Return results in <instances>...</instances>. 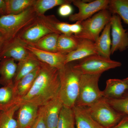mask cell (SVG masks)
<instances>
[{"instance_id": "cell-1", "label": "cell", "mask_w": 128, "mask_h": 128, "mask_svg": "<svg viewBox=\"0 0 128 128\" xmlns=\"http://www.w3.org/2000/svg\"><path fill=\"white\" fill-rule=\"evenodd\" d=\"M60 88L59 70L41 62L40 71L32 86L19 104L29 102L44 106L58 96Z\"/></svg>"}, {"instance_id": "cell-2", "label": "cell", "mask_w": 128, "mask_h": 128, "mask_svg": "<svg viewBox=\"0 0 128 128\" xmlns=\"http://www.w3.org/2000/svg\"><path fill=\"white\" fill-rule=\"evenodd\" d=\"M59 74L60 81L59 96L64 106L72 108L78 98L82 74L70 62L59 70Z\"/></svg>"}, {"instance_id": "cell-3", "label": "cell", "mask_w": 128, "mask_h": 128, "mask_svg": "<svg viewBox=\"0 0 128 128\" xmlns=\"http://www.w3.org/2000/svg\"><path fill=\"white\" fill-rule=\"evenodd\" d=\"M37 17L32 6L18 14L0 17V32L7 42L16 38L18 33Z\"/></svg>"}, {"instance_id": "cell-4", "label": "cell", "mask_w": 128, "mask_h": 128, "mask_svg": "<svg viewBox=\"0 0 128 128\" xmlns=\"http://www.w3.org/2000/svg\"><path fill=\"white\" fill-rule=\"evenodd\" d=\"M101 75L82 74L75 106L87 107L104 97L103 92L98 86Z\"/></svg>"}, {"instance_id": "cell-5", "label": "cell", "mask_w": 128, "mask_h": 128, "mask_svg": "<svg viewBox=\"0 0 128 128\" xmlns=\"http://www.w3.org/2000/svg\"><path fill=\"white\" fill-rule=\"evenodd\" d=\"M86 108L92 118L105 128H113L124 116L114 110L104 97Z\"/></svg>"}, {"instance_id": "cell-6", "label": "cell", "mask_w": 128, "mask_h": 128, "mask_svg": "<svg viewBox=\"0 0 128 128\" xmlns=\"http://www.w3.org/2000/svg\"><path fill=\"white\" fill-rule=\"evenodd\" d=\"M112 14L108 9H103L91 17L81 22L82 30L75 36L80 39H87L95 42L106 25L110 22Z\"/></svg>"}, {"instance_id": "cell-7", "label": "cell", "mask_w": 128, "mask_h": 128, "mask_svg": "<svg viewBox=\"0 0 128 128\" xmlns=\"http://www.w3.org/2000/svg\"><path fill=\"white\" fill-rule=\"evenodd\" d=\"M121 62L96 54L80 60L74 67L83 74H102L110 69L120 67Z\"/></svg>"}, {"instance_id": "cell-8", "label": "cell", "mask_w": 128, "mask_h": 128, "mask_svg": "<svg viewBox=\"0 0 128 128\" xmlns=\"http://www.w3.org/2000/svg\"><path fill=\"white\" fill-rule=\"evenodd\" d=\"M55 33L54 31L39 16L23 28L16 38L26 44L32 46L46 34Z\"/></svg>"}, {"instance_id": "cell-9", "label": "cell", "mask_w": 128, "mask_h": 128, "mask_svg": "<svg viewBox=\"0 0 128 128\" xmlns=\"http://www.w3.org/2000/svg\"><path fill=\"white\" fill-rule=\"evenodd\" d=\"M110 0H96L87 2L81 0H72L73 4L78 9V12L69 17L71 22H82L91 17L96 13L108 9Z\"/></svg>"}, {"instance_id": "cell-10", "label": "cell", "mask_w": 128, "mask_h": 128, "mask_svg": "<svg viewBox=\"0 0 128 128\" xmlns=\"http://www.w3.org/2000/svg\"><path fill=\"white\" fill-rule=\"evenodd\" d=\"M112 46L111 54L117 51H123L128 48V34L122 25L118 15L112 14L110 21Z\"/></svg>"}, {"instance_id": "cell-11", "label": "cell", "mask_w": 128, "mask_h": 128, "mask_svg": "<svg viewBox=\"0 0 128 128\" xmlns=\"http://www.w3.org/2000/svg\"><path fill=\"white\" fill-rule=\"evenodd\" d=\"M27 44L16 38L4 42L0 50V60L11 58L18 62L31 54L26 48Z\"/></svg>"}, {"instance_id": "cell-12", "label": "cell", "mask_w": 128, "mask_h": 128, "mask_svg": "<svg viewBox=\"0 0 128 128\" xmlns=\"http://www.w3.org/2000/svg\"><path fill=\"white\" fill-rule=\"evenodd\" d=\"M28 50L34 54L40 62L59 70L64 65L66 54L59 52H52L29 45L26 46Z\"/></svg>"}, {"instance_id": "cell-13", "label": "cell", "mask_w": 128, "mask_h": 128, "mask_svg": "<svg viewBox=\"0 0 128 128\" xmlns=\"http://www.w3.org/2000/svg\"><path fill=\"white\" fill-rule=\"evenodd\" d=\"M18 110V128H30L38 115L40 107L31 102L19 104Z\"/></svg>"}, {"instance_id": "cell-14", "label": "cell", "mask_w": 128, "mask_h": 128, "mask_svg": "<svg viewBox=\"0 0 128 128\" xmlns=\"http://www.w3.org/2000/svg\"><path fill=\"white\" fill-rule=\"evenodd\" d=\"M64 104L59 96L43 106L44 117L47 128H57Z\"/></svg>"}, {"instance_id": "cell-15", "label": "cell", "mask_w": 128, "mask_h": 128, "mask_svg": "<svg viewBox=\"0 0 128 128\" xmlns=\"http://www.w3.org/2000/svg\"><path fill=\"white\" fill-rule=\"evenodd\" d=\"M96 54H98L94 42L88 40L80 39L75 50L66 54L65 64Z\"/></svg>"}, {"instance_id": "cell-16", "label": "cell", "mask_w": 128, "mask_h": 128, "mask_svg": "<svg viewBox=\"0 0 128 128\" xmlns=\"http://www.w3.org/2000/svg\"><path fill=\"white\" fill-rule=\"evenodd\" d=\"M128 91V84L123 80L110 79L106 82L103 97L107 99L120 98Z\"/></svg>"}, {"instance_id": "cell-17", "label": "cell", "mask_w": 128, "mask_h": 128, "mask_svg": "<svg viewBox=\"0 0 128 128\" xmlns=\"http://www.w3.org/2000/svg\"><path fill=\"white\" fill-rule=\"evenodd\" d=\"M72 109L76 128H105L92 118L86 107L74 106Z\"/></svg>"}, {"instance_id": "cell-18", "label": "cell", "mask_w": 128, "mask_h": 128, "mask_svg": "<svg viewBox=\"0 0 128 128\" xmlns=\"http://www.w3.org/2000/svg\"><path fill=\"white\" fill-rule=\"evenodd\" d=\"M11 58L4 59L0 62V84L5 86L14 84L17 64Z\"/></svg>"}, {"instance_id": "cell-19", "label": "cell", "mask_w": 128, "mask_h": 128, "mask_svg": "<svg viewBox=\"0 0 128 128\" xmlns=\"http://www.w3.org/2000/svg\"><path fill=\"white\" fill-rule=\"evenodd\" d=\"M41 62L32 53L25 59L18 62L13 84H16L22 78L40 67Z\"/></svg>"}, {"instance_id": "cell-20", "label": "cell", "mask_w": 128, "mask_h": 128, "mask_svg": "<svg viewBox=\"0 0 128 128\" xmlns=\"http://www.w3.org/2000/svg\"><path fill=\"white\" fill-rule=\"evenodd\" d=\"M111 24L109 22L106 25L102 34L94 42L98 55L108 58H110L111 54Z\"/></svg>"}, {"instance_id": "cell-21", "label": "cell", "mask_w": 128, "mask_h": 128, "mask_svg": "<svg viewBox=\"0 0 128 128\" xmlns=\"http://www.w3.org/2000/svg\"><path fill=\"white\" fill-rule=\"evenodd\" d=\"M19 104L14 84L0 88V111L8 110Z\"/></svg>"}, {"instance_id": "cell-22", "label": "cell", "mask_w": 128, "mask_h": 128, "mask_svg": "<svg viewBox=\"0 0 128 128\" xmlns=\"http://www.w3.org/2000/svg\"><path fill=\"white\" fill-rule=\"evenodd\" d=\"M40 67L25 76L14 85L19 102L21 99L27 94L32 88L35 79L39 73Z\"/></svg>"}, {"instance_id": "cell-23", "label": "cell", "mask_w": 128, "mask_h": 128, "mask_svg": "<svg viewBox=\"0 0 128 128\" xmlns=\"http://www.w3.org/2000/svg\"><path fill=\"white\" fill-rule=\"evenodd\" d=\"M80 40L74 34H60L57 41V52L66 55L75 50L79 45Z\"/></svg>"}, {"instance_id": "cell-24", "label": "cell", "mask_w": 128, "mask_h": 128, "mask_svg": "<svg viewBox=\"0 0 128 128\" xmlns=\"http://www.w3.org/2000/svg\"><path fill=\"white\" fill-rule=\"evenodd\" d=\"M72 2V0H36L32 7L37 16H40L55 6Z\"/></svg>"}, {"instance_id": "cell-25", "label": "cell", "mask_w": 128, "mask_h": 128, "mask_svg": "<svg viewBox=\"0 0 128 128\" xmlns=\"http://www.w3.org/2000/svg\"><path fill=\"white\" fill-rule=\"evenodd\" d=\"M60 34L56 33H51L46 34L41 38L32 46L41 50L52 52H58L57 41Z\"/></svg>"}, {"instance_id": "cell-26", "label": "cell", "mask_w": 128, "mask_h": 128, "mask_svg": "<svg viewBox=\"0 0 128 128\" xmlns=\"http://www.w3.org/2000/svg\"><path fill=\"white\" fill-rule=\"evenodd\" d=\"M39 17L48 24L56 33L68 35L73 34L70 30V24L60 22L54 15H44Z\"/></svg>"}, {"instance_id": "cell-27", "label": "cell", "mask_w": 128, "mask_h": 128, "mask_svg": "<svg viewBox=\"0 0 128 128\" xmlns=\"http://www.w3.org/2000/svg\"><path fill=\"white\" fill-rule=\"evenodd\" d=\"M108 9L112 14L118 15L128 25V0H110Z\"/></svg>"}, {"instance_id": "cell-28", "label": "cell", "mask_w": 128, "mask_h": 128, "mask_svg": "<svg viewBox=\"0 0 128 128\" xmlns=\"http://www.w3.org/2000/svg\"><path fill=\"white\" fill-rule=\"evenodd\" d=\"M36 0H5L6 13L8 14H20L33 6Z\"/></svg>"}, {"instance_id": "cell-29", "label": "cell", "mask_w": 128, "mask_h": 128, "mask_svg": "<svg viewBox=\"0 0 128 128\" xmlns=\"http://www.w3.org/2000/svg\"><path fill=\"white\" fill-rule=\"evenodd\" d=\"M20 107L19 104L4 111L0 112V128H18L15 113Z\"/></svg>"}, {"instance_id": "cell-30", "label": "cell", "mask_w": 128, "mask_h": 128, "mask_svg": "<svg viewBox=\"0 0 128 128\" xmlns=\"http://www.w3.org/2000/svg\"><path fill=\"white\" fill-rule=\"evenodd\" d=\"M75 125L73 110L64 105L60 112L57 128H73Z\"/></svg>"}, {"instance_id": "cell-31", "label": "cell", "mask_w": 128, "mask_h": 128, "mask_svg": "<svg viewBox=\"0 0 128 128\" xmlns=\"http://www.w3.org/2000/svg\"><path fill=\"white\" fill-rule=\"evenodd\" d=\"M106 99L114 110L124 116H128V92L120 98Z\"/></svg>"}, {"instance_id": "cell-32", "label": "cell", "mask_w": 128, "mask_h": 128, "mask_svg": "<svg viewBox=\"0 0 128 128\" xmlns=\"http://www.w3.org/2000/svg\"><path fill=\"white\" fill-rule=\"evenodd\" d=\"M30 128H47L44 119L43 106L40 108L38 117Z\"/></svg>"}, {"instance_id": "cell-33", "label": "cell", "mask_w": 128, "mask_h": 128, "mask_svg": "<svg viewBox=\"0 0 128 128\" xmlns=\"http://www.w3.org/2000/svg\"><path fill=\"white\" fill-rule=\"evenodd\" d=\"M73 8L70 4H64L60 6L58 9V13L61 16H70L72 14Z\"/></svg>"}, {"instance_id": "cell-34", "label": "cell", "mask_w": 128, "mask_h": 128, "mask_svg": "<svg viewBox=\"0 0 128 128\" xmlns=\"http://www.w3.org/2000/svg\"><path fill=\"white\" fill-rule=\"evenodd\" d=\"M70 30L74 35L79 34L82 30L81 22H76L73 24H70Z\"/></svg>"}, {"instance_id": "cell-35", "label": "cell", "mask_w": 128, "mask_h": 128, "mask_svg": "<svg viewBox=\"0 0 128 128\" xmlns=\"http://www.w3.org/2000/svg\"><path fill=\"white\" fill-rule=\"evenodd\" d=\"M112 128H128V116H124L116 126Z\"/></svg>"}, {"instance_id": "cell-36", "label": "cell", "mask_w": 128, "mask_h": 128, "mask_svg": "<svg viewBox=\"0 0 128 128\" xmlns=\"http://www.w3.org/2000/svg\"><path fill=\"white\" fill-rule=\"evenodd\" d=\"M0 14L2 16L7 15L6 4L5 0H0Z\"/></svg>"}, {"instance_id": "cell-37", "label": "cell", "mask_w": 128, "mask_h": 128, "mask_svg": "<svg viewBox=\"0 0 128 128\" xmlns=\"http://www.w3.org/2000/svg\"><path fill=\"white\" fill-rule=\"evenodd\" d=\"M5 42V39L2 34L0 32V50H1Z\"/></svg>"}, {"instance_id": "cell-38", "label": "cell", "mask_w": 128, "mask_h": 128, "mask_svg": "<svg viewBox=\"0 0 128 128\" xmlns=\"http://www.w3.org/2000/svg\"><path fill=\"white\" fill-rule=\"evenodd\" d=\"M124 80L125 82L128 84V77L123 79Z\"/></svg>"}, {"instance_id": "cell-39", "label": "cell", "mask_w": 128, "mask_h": 128, "mask_svg": "<svg viewBox=\"0 0 128 128\" xmlns=\"http://www.w3.org/2000/svg\"><path fill=\"white\" fill-rule=\"evenodd\" d=\"M73 128H75V126H74V127H73Z\"/></svg>"}, {"instance_id": "cell-40", "label": "cell", "mask_w": 128, "mask_h": 128, "mask_svg": "<svg viewBox=\"0 0 128 128\" xmlns=\"http://www.w3.org/2000/svg\"></svg>"}, {"instance_id": "cell-41", "label": "cell", "mask_w": 128, "mask_h": 128, "mask_svg": "<svg viewBox=\"0 0 128 128\" xmlns=\"http://www.w3.org/2000/svg\"><path fill=\"white\" fill-rule=\"evenodd\" d=\"M0 112H1V111H0Z\"/></svg>"}]
</instances>
